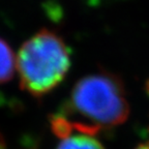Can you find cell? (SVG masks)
Masks as SVG:
<instances>
[{
  "label": "cell",
  "instance_id": "obj_1",
  "mask_svg": "<svg viewBox=\"0 0 149 149\" xmlns=\"http://www.w3.org/2000/svg\"><path fill=\"white\" fill-rule=\"evenodd\" d=\"M130 105L122 80L100 70L74 84L60 109L50 117L51 130L61 138L70 133L97 136L126 121Z\"/></svg>",
  "mask_w": 149,
  "mask_h": 149
},
{
  "label": "cell",
  "instance_id": "obj_4",
  "mask_svg": "<svg viewBox=\"0 0 149 149\" xmlns=\"http://www.w3.org/2000/svg\"><path fill=\"white\" fill-rule=\"evenodd\" d=\"M16 59L9 44L0 37V85L13 79Z\"/></svg>",
  "mask_w": 149,
  "mask_h": 149
},
{
  "label": "cell",
  "instance_id": "obj_3",
  "mask_svg": "<svg viewBox=\"0 0 149 149\" xmlns=\"http://www.w3.org/2000/svg\"><path fill=\"white\" fill-rule=\"evenodd\" d=\"M56 149H105L96 136L84 133H70L59 138Z\"/></svg>",
  "mask_w": 149,
  "mask_h": 149
},
{
  "label": "cell",
  "instance_id": "obj_6",
  "mask_svg": "<svg viewBox=\"0 0 149 149\" xmlns=\"http://www.w3.org/2000/svg\"><path fill=\"white\" fill-rule=\"evenodd\" d=\"M0 149H6V145H5V141L3 139L2 135L0 133Z\"/></svg>",
  "mask_w": 149,
  "mask_h": 149
},
{
  "label": "cell",
  "instance_id": "obj_5",
  "mask_svg": "<svg viewBox=\"0 0 149 149\" xmlns=\"http://www.w3.org/2000/svg\"><path fill=\"white\" fill-rule=\"evenodd\" d=\"M135 149H149V130H148V136H147L146 139L141 142Z\"/></svg>",
  "mask_w": 149,
  "mask_h": 149
},
{
  "label": "cell",
  "instance_id": "obj_2",
  "mask_svg": "<svg viewBox=\"0 0 149 149\" xmlns=\"http://www.w3.org/2000/svg\"><path fill=\"white\" fill-rule=\"evenodd\" d=\"M72 65V52L57 31L42 28L22 44L16 59L20 87L35 98L55 90Z\"/></svg>",
  "mask_w": 149,
  "mask_h": 149
}]
</instances>
